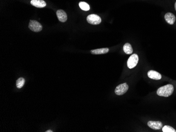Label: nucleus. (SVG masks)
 <instances>
[{"instance_id":"obj_10","label":"nucleus","mask_w":176,"mask_h":132,"mask_svg":"<svg viewBox=\"0 0 176 132\" xmlns=\"http://www.w3.org/2000/svg\"><path fill=\"white\" fill-rule=\"evenodd\" d=\"M31 5L38 8L45 7L46 4L43 0H31Z\"/></svg>"},{"instance_id":"obj_6","label":"nucleus","mask_w":176,"mask_h":132,"mask_svg":"<svg viewBox=\"0 0 176 132\" xmlns=\"http://www.w3.org/2000/svg\"><path fill=\"white\" fill-rule=\"evenodd\" d=\"M147 124L149 127L155 130L160 129L163 127L162 123L160 121H149Z\"/></svg>"},{"instance_id":"obj_11","label":"nucleus","mask_w":176,"mask_h":132,"mask_svg":"<svg viewBox=\"0 0 176 132\" xmlns=\"http://www.w3.org/2000/svg\"><path fill=\"white\" fill-rule=\"evenodd\" d=\"M109 51L108 48H102V49H96L91 51V53L92 54L94 55H99V54H104L107 53Z\"/></svg>"},{"instance_id":"obj_4","label":"nucleus","mask_w":176,"mask_h":132,"mask_svg":"<svg viewBox=\"0 0 176 132\" xmlns=\"http://www.w3.org/2000/svg\"><path fill=\"white\" fill-rule=\"evenodd\" d=\"M29 28L31 31L35 32H40L42 30V25L38 21L35 20H30L29 25Z\"/></svg>"},{"instance_id":"obj_15","label":"nucleus","mask_w":176,"mask_h":132,"mask_svg":"<svg viewBox=\"0 0 176 132\" xmlns=\"http://www.w3.org/2000/svg\"><path fill=\"white\" fill-rule=\"evenodd\" d=\"M163 132H176V129L170 126H165L162 127Z\"/></svg>"},{"instance_id":"obj_3","label":"nucleus","mask_w":176,"mask_h":132,"mask_svg":"<svg viewBox=\"0 0 176 132\" xmlns=\"http://www.w3.org/2000/svg\"><path fill=\"white\" fill-rule=\"evenodd\" d=\"M87 22L91 24L98 25L101 22V18L96 14H90L86 18Z\"/></svg>"},{"instance_id":"obj_5","label":"nucleus","mask_w":176,"mask_h":132,"mask_svg":"<svg viewBox=\"0 0 176 132\" xmlns=\"http://www.w3.org/2000/svg\"><path fill=\"white\" fill-rule=\"evenodd\" d=\"M129 86L126 83L121 84L118 86L115 89V93L117 95H122L126 93L128 90Z\"/></svg>"},{"instance_id":"obj_17","label":"nucleus","mask_w":176,"mask_h":132,"mask_svg":"<svg viewBox=\"0 0 176 132\" xmlns=\"http://www.w3.org/2000/svg\"><path fill=\"white\" fill-rule=\"evenodd\" d=\"M175 10H176V2L175 4Z\"/></svg>"},{"instance_id":"obj_16","label":"nucleus","mask_w":176,"mask_h":132,"mask_svg":"<svg viewBox=\"0 0 176 132\" xmlns=\"http://www.w3.org/2000/svg\"><path fill=\"white\" fill-rule=\"evenodd\" d=\"M53 132V131H51V130H48V131H46V132Z\"/></svg>"},{"instance_id":"obj_7","label":"nucleus","mask_w":176,"mask_h":132,"mask_svg":"<svg viewBox=\"0 0 176 132\" xmlns=\"http://www.w3.org/2000/svg\"><path fill=\"white\" fill-rule=\"evenodd\" d=\"M56 15L59 21L61 22H65L67 20V15L66 12L62 10H59L56 12Z\"/></svg>"},{"instance_id":"obj_8","label":"nucleus","mask_w":176,"mask_h":132,"mask_svg":"<svg viewBox=\"0 0 176 132\" xmlns=\"http://www.w3.org/2000/svg\"><path fill=\"white\" fill-rule=\"evenodd\" d=\"M148 76L152 80H159L161 79V75L153 70H150L148 72Z\"/></svg>"},{"instance_id":"obj_2","label":"nucleus","mask_w":176,"mask_h":132,"mask_svg":"<svg viewBox=\"0 0 176 132\" xmlns=\"http://www.w3.org/2000/svg\"><path fill=\"white\" fill-rule=\"evenodd\" d=\"M139 61V57L137 54H134L130 56L127 61V66L129 69H133L137 66Z\"/></svg>"},{"instance_id":"obj_12","label":"nucleus","mask_w":176,"mask_h":132,"mask_svg":"<svg viewBox=\"0 0 176 132\" xmlns=\"http://www.w3.org/2000/svg\"><path fill=\"white\" fill-rule=\"evenodd\" d=\"M123 49L124 53L127 54H131L133 52V49L132 48V46L130 44L128 43L124 44Z\"/></svg>"},{"instance_id":"obj_13","label":"nucleus","mask_w":176,"mask_h":132,"mask_svg":"<svg viewBox=\"0 0 176 132\" xmlns=\"http://www.w3.org/2000/svg\"><path fill=\"white\" fill-rule=\"evenodd\" d=\"M24 83H25V80L24 78L20 77L17 81V83H16L17 87L18 88H21L24 86Z\"/></svg>"},{"instance_id":"obj_9","label":"nucleus","mask_w":176,"mask_h":132,"mask_svg":"<svg viewBox=\"0 0 176 132\" xmlns=\"http://www.w3.org/2000/svg\"><path fill=\"white\" fill-rule=\"evenodd\" d=\"M165 18L166 22L170 25H173L174 24L175 22L176 21V17L171 13H167L165 15Z\"/></svg>"},{"instance_id":"obj_14","label":"nucleus","mask_w":176,"mask_h":132,"mask_svg":"<svg viewBox=\"0 0 176 132\" xmlns=\"http://www.w3.org/2000/svg\"><path fill=\"white\" fill-rule=\"evenodd\" d=\"M79 5V7L81 8V9H82V10L86 11H89L90 10L89 5L84 2H80Z\"/></svg>"},{"instance_id":"obj_1","label":"nucleus","mask_w":176,"mask_h":132,"mask_svg":"<svg viewBox=\"0 0 176 132\" xmlns=\"http://www.w3.org/2000/svg\"><path fill=\"white\" fill-rule=\"evenodd\" d=\"M173 90L174 88L173 85L168 84L158 88L157 91V94L160 96L168 97L172 95Z\"/></svg>"}]
</instances>
